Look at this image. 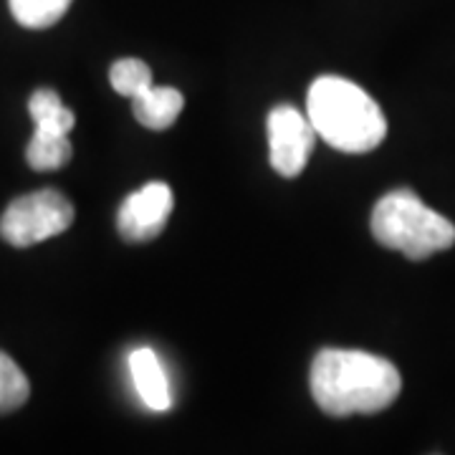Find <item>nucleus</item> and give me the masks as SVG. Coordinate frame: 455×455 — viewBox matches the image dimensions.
Returning a JSON list of instances; mask_svg holds the SVG:
<instances>
[{
	"label": "nucleus",
	"instance_id": "nucleus-11",
	"mask_svg": "<svg viewBox=\"0 0 455 455\" xmlns=\"http://www.w3.org/2000/svg\"><path fill=\"white\" fill-rule=\"evenodd\" d=\"M11 13L23 28H49L68 11L71 0H8Z\"/></svg>",
	"mask_w": 455,
	"mask_h": 455
},
{
	"label": "nucleus",
	"instance_id": "nucleus-2",
	"mask_svg": "<svg viewBox=\"0 0 455 455\" xmlns=\"http://www.w3.org/2000/svg\"><path fill=\"white\" fill-rule=\"evenodd\" d=\"M307 114L326 145L347 155L372 152L387 137V119L379 104L341 76H319L311 84Z\"/></svg>",
	"mask_w": 455,
	"mask_h": 455
},
{
	"label": "nucleus",
	"instance_id": "nucleus-10",
	"mask_svg": "<svg viewBox=\"0 0 455 455\" xmlns=\"http://www.w3.org/2000/svg\"><path fill=\"white\" fill-rule=\"evenodd\" d=\"M71 142L68 134H53V132H33L31 142L26 147V160L38 172H53L61 170L71 160Z\"/></svg>",
	"mask_w": 455,
	"mask_h": 455
},
{
	"label": "nucleus",
	"instance_id": "nucleus-7",
	"mask_svg": "<svg viewBox=\"0 0 455 455\" xmlns=\"http://www.w3.org/2000/svg\"><path fill=\"white\" fill-rule=\"evenodd\" d=\"M130 374L132 382H134V390L149 410H155V412L170 410V405H172L170 382H167L163 362L149 347H140V349L132 352Z\"/></svg>",
	"mask_w": 455,
	"mask_h": 455
},
{
	"label": "nucleus",
	"instance_id": "nucleus-5",
	"mask_svg": "<svg viewBox=\"0 0 455 455\" xmlns=\"http://www.w3.org/2000/svg\"><path fill=\"white\" fill-rule=\"evenodd\" d=\"M266 130H268L271 167L281 178H299L316 145V130L309 116H301V112L289 104H278L268 114Z\"/></svg>",
	"mask_w": 455,
	"mask_h": 455
},
{
	"label": "nucleus",
	"instance_id": "nucleus-6",
	"mask_svg": "<svg viewBox=\"0 0 455 455\" xmlns=\"http://www.w3.org/2000/svg\"><path fill=\"white\" fill-rule=\"evenodd\" d=\"M172 205H175V197L164 182L160 180L147 182L142 190L132 193L116 212L119 235L127 243L155 241L167 226V220L172 215Z\"/></svg>",
	"mask_w": 455,
	"mask_h": 455
},
{
	"label": "nucleus",
	"instance_id": "nucleus-1",
	"mask_svg": "<svg viewBox=\"0 0 455 455\" xmlns=\"http://www.w3.org/2000/svg\"><path fill=\"white\" fill-rule=\"evenodd\" d=\"M314 403L331 418L374 415L397 400L403 377L390 359L359 349H322L309 374Z\"/></svg>",
	"mask_w": 455,
	"mask_h": 455
},
{
	"label": "nucleus",
	"instance_id": "nucleus-9",
	"mask_svg": "<svg viewBox=\"0 0 455 455\" xmlns=\"http://www.w3.org/2000/svg\"><path fill=\"white\" fill-rule=\"evenodd\" d=\"M28 114H31L36 130L53 132V134H68L76 124V116L71 109H66L61 97L53 89H38L28 101Z\"/></svg>",
	"mask_w": 455,
	"mask_h": 455
},
{
	"label": "nucleus",
	"instance_id": "nucleus-3",
	"mask_svg": "<svg viewBox=\"0 0 455 455\" xmlns=\"http://www.w3.org/2000/svg\"><path fill=\"white\" fill-rule=\"evenodd\" d=\"M374 241L400 251L410 260H425L455 243V226L427 208L412 190H392L372 211Z\"/></svg>",
	"mask_w": 455,
	"mask_h": 455
},
{
	"label": "nucleus",
	"instance_id": "nucleus-12",
	"mask_svg": "<svg viewBox=\"0 0 455 455\" xmlns=\"http://www.w3.org/2000/svg\"><path fill=\"white\" fill-rule=\"evenodd\" d=\"M28 395H31L28 377L5 352H0V415H8L20 405H26Z\"/></svg>",
	"mask_w": 455,
	"mask_h": 455
},
{
	"label": "nucleus",
	"instance_id": "nucleus-4",
	"mask_svg": "<svg viewBox=\"0 0 455 455\" xmlns=\"http://www.w3.org/2000/svg\"><path fill=\"white\" fill-rule=\"evenodd\" d=\"M74 223V205L56 190H38L13 200L0 218L3 241L16 248L49 241Z\"/></svg>",
	"mask_w": 455,
	"mask_h": 455
},
{
	"label": "nucleus",
	"instance_id": "nucleus-8",
	"mask_svg": "<svg viewBox=\"0 0 455 455\" xmlns=\"http://www.w3.org/2000/svg\"><path fill=\"white\" fill-rule=\"evenodd\" d=\"M185 107V97L172 86H149L140 97L132 99V112L137 122L147 130H167L175 124V119Z\"/></svg>",
	"mask_w": 455,
	"mask_h": 455
},
{
	"label": "nucleus",
	"instance_id": "nucleus-13",
	"mask_svg": "<svg viewBox=\"0 0 455 455\" xmlns=\"http://www.w3.org/2000/svg\"><path fill=\"white\" fill-rule=\"evenodd\" d=\"M109 82L116 94L134 99L152 86V71L140 59H119L109 68Z\"/></svg>",
	"mask_w": 455,
	"mask_h": 455
}]
</instances>
